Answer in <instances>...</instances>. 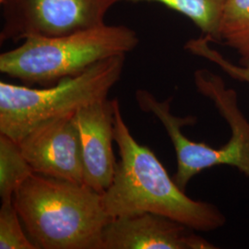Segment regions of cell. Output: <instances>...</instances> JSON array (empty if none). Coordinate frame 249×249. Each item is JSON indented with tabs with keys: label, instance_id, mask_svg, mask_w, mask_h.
<instances>
[{
	"label": "cell",
	"instance_id": "6da1fadb",
	"mask_svg": "<svg viewBox=\"0 0 249 249\" xmlns=\"http://www.w3.org/2000/svg\"><path fill=\"white\" fill-rule=\"evenodd\" d=\"M113 101L114 139L120 160L111 186L102 193L108 215L116 218L158 214L197 231H214L223 226L226 217L218 207L187 196L154 152L134 139L118 100Z\"/></svg>",
	"mask_w": 249,
	"mask_h": 249
},
{
	"label": "cell",
	"instance_id": "7a4b0ae2",
	"mask_svg": "<svg viewBox=\"0 0 249 249\" xmlns=\"http://www.w3.org/2000/svg\"><path fill=\"white\" fill-rule=\"evenodd\" d=\"M13 203L38 249H102L112 219L102 193L37 173L16 190Z\"/></svg>",
	"mask_w": 249,
	"mask_h": 249
},
{
	"label": "cell",
	"instance_id": "3957f363",
	"mask_svg": "<svg viewBox=\"0 0 249 249\" xmlns=\"http://www.w3.org/2000/svg\"><path fill=\"white\" fill-rule=\"evenodd\" d=\"M139 44L133 29L107 23L66 36L30 37L0 54V71L29 86L50 87L102 60L125 55Z\"/></svg>",
	"mask_w": 249,
	"mask_h": 249
},
{
	"label": "cell",
	"instance_id": "277c9868",
	"mask_svg": "<svg viewBox=\"0 0 249 249\" xmlns=\"http://www.w3.org/2000/svg\"><path fill=\"white\" fill-rule=\"evenodd\" d=\"M125 55L107 58L76 77L35 89L0 82V133L19 142L38 125L108 98L121 79Z\"/></svg>",
	"mask_w": 249,
	"mask_h": 249
},
{
	"label": "cell",
	"instance_id": "5b68a950",
	"mask_svg": "<svg viewBox=\"0 0 249 249\" xmlns=\"http://www.w3.org/2000/svg\"><path fill=\"white\" fill-rule=\"evenodd\" d=\"M194 82L196 90L213 103L229 124L231 137L222 147L213 148L187 139L182 132L187 124L184 117L166 116L162 125L174 145L178 160L175 182L185 191L195 176L220 165L235 167L249 178V121L238 107L235 90L227 88L222 77L204 69L195 71Z\"/></svg>",
	"mask_w": 249,
	"mask_h": 249
},
{
	"label": "cell",
	"instance_id": "8992f818",
	"mask_svg": "<svg viewBox=\"0 0 249 249\" xmlns=\"http://www.w3.org/2000/svg\"><path fill=\"white\" fill-rule=\"evenodd\" d=\"M0 43L56 37L106 23L116 0H1Z\"/></svg>",
	"mask_w": 249,
	"mask_h": 249
},
{
	"label": "cell",
	"instance_id": "52a82bcc",
	"mask_svg": "<svg viewBox=\"0 0 249 249\" xmlns=\"http://www.w3.org/2000/svg\"><path fill=\"white\" fill-rule=\"evenodd\" d=\"M18 145L37 174L84 184L80 133L74 114L38 125Z\"/></svg>",
	"mask_w": 249,
	"mask_h": 249
},
{
	"label": "cell",
	"instance_id": "ba28073f",
	"mask_svg": "<svg viewBox=\"0 0 249 249\" xmlns=\"http://www.w3.org/2000/svg\"><path fill=\"white\" fill-rule=\"evenodd\" d=\"M195 231L158 214L112 218L103 232L102 249H214Z\"/></svg>",
	"mask_w": 249,
	"mask_h": 249
},
{
	"label": "cell",
	"instance_id": "9c48e42d",
	"mask_svg": "<svg viewBox=\"0 0 249 249\" xmlns=\"http://www.w3.org/2000/svg\"><path fill=\"white\" fill-rule=\"evenodd\" d=\"M114 101L105 99L74 114L80 133L84 184L103 193L111 186L117 161L113 151Z\"/></svg>",
	"mask_w": 249,
	"mask_h": 249
},
{
	"label": "cell",
	"instance_id": "30bf717a",
	"mask_svg": "<svg viewBox=\"0 0 249 249\" xmlns=\"http://www.w3.org/2000/svg\"><path fill=\"white\" fill-rule=\"evenodd\" d=\"M218 40L236 51L242 66H249V0H225Z\"/></svg>",
	"mask_w": 249,
	"mask_h": 249
},
{
	"label": "cell",
	"instance_id": "8fae6325",
	"mask_svg": "<svg viewBox=\"0 0 249 249\" xmlns=\"http://www.w3.org/2000/svg\"><path fill=\"white\" fill-rule=\"evenodd\" d=\"M34 173L17 142L0 133V197L1 202L13 200L16 190Z\"/></svg>",
	"mask_w": 249,
	"mask_h": 249
},
{
	"label": "cell",
	"instance_id": "7c38bea8",
	"mask_svg": "<svg viewBox=\"0 0 249 249\" xmlns=\"http://www.w3.org/2000/svg\"><path fill=\"white\" fill-rule=\"evenodd\" d=\"M118 2H157L189 18L204 36L218 40L225 0H116Z\"/></svg>",
	"mask_w": 249,
	"mask_h": 249
},
{
	"label": "cell",
	"instance_id": "4fadbf2b",
	"mask_svg": "<svg viewBox=\"0 0 249 249\" xmlns=\"http://www.w3.org/2000/svg\"><path fill=\"white\" fill-rule=\"evenodd\" d=\"M19 215L12 201L0 208V249H38L19 223Z\"/></svg>",
	"mask_w": 249,
	"mask_h": 249
},
{
	"label": "cell",
	"instance_id": "5bb4252c",
	"mask_svg": "<svg viewBox=\"0 0 249 249\" xmlns=\"http://www.w3.org/2000/svg\"><path fill=\"white\" fill-rule=\"evenodd\" d=\"M210 42H212V40L209 37L202 36L197 39L189 40L185 45V48L190 53L216 64L232 79L249 83V66H237L230 62L222 53L211 47Z\"/></svg>",
	"mask_w": 249,
	"mask_h": 249
},
{
	"label": "cell",
	"instance_id": "9a60e30c",
	"mask_svg": "<svg viewBox=\"0 0 249 249\" xmlns=\"http://www.w3.org/2000/svg\"><path fill=\"white\" fill-rule=\"evenodd\" d=\"M0 1H1V0H0Z\"/></svg>",
	"mask_w": 249,
	"mask_h": 249
}]
</instances>
